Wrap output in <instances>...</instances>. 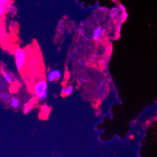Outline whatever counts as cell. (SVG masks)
I'll return each instance as SVG.
<instances>
[{
  "instance_id": "cell-6",
  "label": "cell",
  "mask_w": 157,
  "mask_h": 157,
  "mask_svg": "<svg viewBox=\"0 0 157 157\" xmlns=\"http://www.w3.org/2000/svg\"><path fill=\"white\" fill-rule=\"evenodd\" d=\"M11 97V93L10 91L6 90L0 91V101L1 102L8 103Z\"/></svg>"
},
{
  "instance_id": "cell-3",
  "label": "cell",
  "mask_w": 157,
  "mask_h": 157,
  "mask_svg": "<svg viewBox=\"0 0 157 157\" xmlns=\"http://www.w3.org/2000/svg\"><path fill=\"white\" fill-rule=\"evenodd\" d=\"M61 77V73L58 69L50 70L46 74V80L49 82H55L59 80Z\"/></svg>"
},
{
  "instance_id": "cell-4",
  "label": "cell",
  "mask_w": 157,
  "mask_h": 157,
  "mask_svg": "<svg viewBox=\"0 0 157 157\" xmlns=\"http://www.w3.org/2000/svg\"><path fill=\"white\" fill-rule=\"evenodd\" d=\"M1 73L2 75V77L3 78V79L6 82V83L8 85H11L13 84L14 82V75H13L12 73L9 71L8 70L2 68L1 70Z\"/></svg>"
},
{
  "instance_id": "cell-10",
  "label": "cell",
  "mask_w": 157,
  "mask_h": 157,
  "mask_svg": "<svg viewBox=\"0 0 157 157\" xmlns=\"http://www.w3.org/2000/svg\"><path fill=\"white\" fill-rule=\"evenodd\" d=\"M103 33V30L101 27H97L93 31V38L95 41H98L101 36Z\"/></svg>"
},
{
  "instance_id": "cell-12",
  "label": "cell",
  "mask_w": 157,
  "mask_h": 157,
  "mask_svg": "<svg viewBox=\"0 0 157 157\" xmlns=\"http://www.w3.org/2000/svg\"><path fill=\"white\" fill-rule=\"evenodd\" d=\"M0 1H3V0H0ZM5 1H10V2H11V0H5Z\"/></svg>"
},
{
  "instance_id": "cell-11",
  "label": "cell",
  "mask_w": 157,
  "mask_h": 157,
  "mask_svg": "<svg viewBox=\"0 0 157 157\" xmlns=\"http://www.w3.org/2000/svg\"><path fill=\"white\" fill-rule=\"evenodd\" d=\"M7 12L11 14H14L17 13V8H16V6H14L13 4H11L8 8Z\"/></svg>"
},
{
  "instance_id": "cell-8",
  "label": "cell",
  "mask_w": 157,
  "mask_h": 157,
  "mask_svg": "<svg viewBox=\"0 0 157 157\" xmlns=\"http://www.w3.org/2000/svg\"><path fill=\"white\" fill-rule=\"evenodd\" d=\"M34 102L35 101L29 100L24 104V105L23 106V112L25 114L28 113L33 109L34 103H35Z\"/></svg>"
},
{
  "instance_id": "cell-5",
  "label": "cell",
  "mask_w": 157,
  "mask_h": 157,
  "mask_svg": "<svg viewBox=\"0 0 157 157\" xmlns=\"http://www.w3.org/2000/svg\"><path fill=\"white\" fill-rule=\"evenodd\" d=\"M11 4L10 1H5V0L0 1V18H2L6 14L8 8Z\"/></svg>"
},
{
  "instance_id": "cell-9",
  "label": "cell",
  "mask_w": 157,
  "mask_h": 157,
  "mask_svg": "<svg viewBox=\"0 0 157 157\" xmlns=\"http://www.w3.org/2000/svg\"><path fill=\"white\" fill-rule=\"evenodd\" d=\"M73 91V86L71 85L63 86L61 88V95L63 96H65V97L71 95Z\"/></svg>"
},
{
  "instance_id": "cell-2",
  "label": "cell",
  "mask_w": 157,
  "mask_h": 157,
  "mask_svg": "<svg viewBox=\"0 0 157 157\" xmlns=\"http://www.w3.org/2000/svg\"><path fill=\"white\" fill-rule=\"evenodd\" d=\"M13 56L14 59L15 66L18 71H21L25 66L26 62V51L20 47L15 48L13 52Z\"/></svg>"
},
{
  "instance_id": "cell-7",
  "label": "cell",
  "mask_w": 157,
  "mask_h": 157,
  "mask_svg": "<svg viewBox=\"0 0 157 157\" xmlns=\"http://www.w3.org/2000/svg\"><path fill=\"white\" fill-rule=\"evenodd\" d=\"M10 106L13 109H17L20 107L21 102L20 99L15 96H12L8 103Z\"/></svg>"
},
{
  "instance_id": "cell-1",
  "label": "cell",
  "mask_w": 157,
  "mask_h": 157,
  "mask_svg": "<svg viewBox=\"0 0 157 157\" xmlns=\"http://www.w3.org/2000/svg\"><path fill=\"white\" fill-rule=\"evenodd\" d=\"M48 85L47 80L44 78L36 80L33 86V92L35 97L40 101H44L48 97Z\"/></svg>"
}]
</instances>
